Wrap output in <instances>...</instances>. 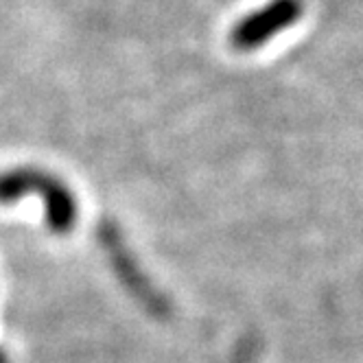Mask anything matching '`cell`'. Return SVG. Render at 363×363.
<instances>
[{
  "instance_id": "cell-1",
  "label": "cell",
  "mask_w": 363,
  "mask_h": 363,
  "mask_svg": "<svg viewBox=\"0 0 363 363\" xmlns=\"http://www.w3.org/2000/svg\"><path fill=\"white\" fill-rule=\"evenodd\" d=\"M24 197H40L44 203V223L57 237L70 235L79 221V199L66 182L48 169L13 167L0 171V206Z\"/></svg>"
},
{
  "instance_id": "cell-2",
  "label": "cell",
  "mask_w": 363,
  "mask_h": 363,
  "mask_svg": "<svg viewBox=\"0 0 363 363\" xmlns=\"http://www.w3.org/2000/svg\"><path fill=\"white\" fill-rule=\"evenodd\" d=\"M96 235H99V245L103 252H106L108 261H110L118 282L125 287V291H129V296H132L143 308H147L151 315L167 318L171 313L169 300L149 280L147 272L138 263V258L125 243V237H123V232L116 228V223L103 221L99 225Z\"/></svg>"
},
{
  "instance_id": "cell-3",
  "label": "cell",
  "mask_w": 363,
  "mask_h": 363,
  "mask_svg": "<svg viewBox=\"0 0 363 363\" xmlns=\"http://www.w3.org/2000/svg\"><path fill=\"white\" fill-rule=\"evenodd\" d=\"M302 11V0H272L269 5L241 18L230 29L228 42L237 53H254V50L272 42L280 31L296 24Z\"/></svg>"
},
{
  "instance_id": "cell-4",
  "label": "cell",
  "mask_w": 363,
  "mask_h": 363,
  "mask_svg": "<svg viewBox=\"0 0 363 363\" xmlns=\"http://www.w3.org/2000/svg\"><path fill=\"white\" fill-rule=\"evenodd\" d=\"M0 363H9V357L3 348H0Z\"/></svg>"
}]
</instances>
